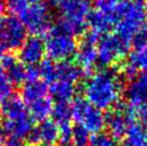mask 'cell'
<instances>
[{
    "label": "cell",
    "instance_id": "d4e9b609",
    "mask_svg": "<svg viewBox=\"0 0 147 146\" xmlns=\"http://www.w3.org/2000/svg\"><path fill=\"white\" fill-rule=\"evenodd\" d=\"M39 77H41V81L47 83H53L56 81V62L51 59H43L37 66Z\"/></svg>",
    "mask_w": 147,
    "mask_h": 146
},
{
    "label": "cell",
    "instance_id": "f546056e",
    "mask_svg": "<svg viewBox=\"0 0 147 146\" xmlns=\"http://www.w3.org/2000/svg\"><path fill=\"white\" fill-rule=\"evenodd\" d=\"M34 1H41V0H7L5 5L7 8L14 14H20V13L25 10L30 3H32Z\"/></svg>",
    "mask_w": 147,
    "mask_h": 146
},
{
    "label": "cell",
    "instance_id": "f35d334b",
    "mask_svg": "<svg viewBox=\"0 0 147 146\" xmlns=\"http://www.w3.org/2000/svg\"><path fill=\"white\" fill-rule=\"evenodd\" d=\"M139 1H141V0H139Z\"/></svg>",
    "mask_w": 147,
    "mask_h": 146
},
{
    "label": "cell",
    "instance_id": "ffe728a7",
    "mask_svg": "<svg viewBox=\"0 0 147 146\" xmlns=\"http://www.w3.org/2000/svg\"><path fill=\"white\" fill-rule=\"evenodd\" d=\"M85 74L83 70L76 64L68 61L56 62V80L71 82L76 84L80 78H82Z\"/></svg>",
    "mask_w": 147,
    "mask_h": 146
},
{
    "label": "cell",
    "instance_id": "52a82bcc",
    "mask_svg": "<svg viewBox=\"0 0 147 146\" xmlns=\"http://www.w3.org/2000/svg\"><path fill=\"white\" fill-rule=\"evenodd\" d=\"M72 118L78 126L82 127L88 133H101L105 128V115L102 111L98 110L86 101L85 99H75L71 104Z\"/></svg>",
    "mask_w": 147,
    "mask_h": 146
},
{
    "label": "cell",
    "instance_id": "f1b7e54d",
    "mask_svg": "<svg viewBox=\"0 0 147 146\" xmlns=\"http://www.w3.org/2000/svg\"><path fill=\"white\" fill-rule=\"evenodd\" d=\"M58 129H59L58 142H59L60 146H72L71 141H72V131H73V127L71 126V124L58 126Z\"/></svg>",
    "mask_w": 147,
    "mask_h": 146
},
{
    "label": "cell",
    "instance_id": "7a4b0ae2",
    "mask_svg": "<svg viewBox=\"0 0 147 146\" xmlns=\"http://www.w3.org/2000/svg\"><path fill=\"white\" fill-rule=\"evenodd\" d=\"M59 27L73 36H83L86 32L87 20L91 11L89 0H63L58 3Z\"/></svg>",
    "mask_w": 147,
    "mask_h": 146
},
{
    "label": "cell",
    "instance_id": "30bf717a",
    "mask_svg": "<svg viewBox=\"0 0 147 146\" xmlns=\"http://www.w3.org/2000/svg\"><path fill=\"white\" fill-rule=\"evenodd\" d=\"M134 122V113L129 106L116 105L105 115V127L115 141L125 139L130 125Z\"/></svg>",
    "mask_w": 147,
    "mask_h": 146
},
{
    "label": "cell",
    "instance_id": "8fae6325",
    "mask_svg": "<svg viewBox=\"0 0 147 146\" xmlns=\"http://www.w3.org/2000/svg\"><path fill=\"white\" fill-rule=\"evenodd\" d=\"M128 106L133 113L147 109V72H140L131 77L125 90Z\"/></svg>",
    "mask_w": 147,
    "mask_h": 146
},
{
    "label": "cell",
    "instance_id": "d6a6232c",
    "mask_svg": "<svg viewBox=\"0 0 147 146\" xmlns=\"http://www.w3.org/2000/svg\"><path fill=\"white\" fill-rule=\"evenodd\" d=\"M7 9V5H5V0H0V17L3 16V13Z\"/></svg>",
    "mask_w": 147,
    "mask_h": 146
},
{
    "label": "cell",
    "instance_id": "ab89813d",
    "mask_svg": "<svg viewBox=\"0 0 147 146\" xmlns=\"http://www.w3.org/2000/svg\"><path fill=\"white\" fill-rule=\"evenodd\" d=\"M41 1H42V0H41Z\"/></svg>",
    "mask_w": 147,
    "mask_h": 146
},
{
    "label": "cell",
    "instance_id": "ba28073f",
    "mask_svg": "<svg viewBox=\"0 0 147 146\" xmlns=\"http://www.w3.org/2000/svg\"><path fill=\"white\" fill-rule=\"evenodd\" d=\"M18 20L25 27L27 32L33 36H44L45 32L52 27L51 24V10L43 1H34L18 14Z\"/></svg>",
    "mask_w": 147,
    "mask_h": 146
},
{
    "label": "cell",
    "instance_id": "44dd1931",
    "mask_svg": "<svg viewBox=\"0 0 147 146\" xmlns=\"http://www.w3.org/2000/svg\"><path fill=\"white\" fill-rule=\"evenodd\" d=\"M53 106V99L49 96L43 100H40V101L34 102L32 104L28 105L27 110L33 122L36 120V122H42L44 120H47L49 116L52 115Z\"/></svg>",
    "mask_w": 147,
    "mask_h": 146
},
{
    "label": "cell",
    "instance_id": "74e56055",
    "mask_svg": "<svg viewBox=\"0 0 147 146\" xmlns=\"http://www.w3.org/2000/svg\"><path fill=\"white\" fill-rule=\"evenodd\" d=\"M125 146H128V145H125Z\"/></svg>",
    "mask_w": 147,
    "mask_h": 146
},
{
    "label": "cell",
    "instance_id": "6da1fadb",
    "mask_svg": "<svg viewBox=\"0 0 147 146\" xmlns=\"http://www.w3.org/2000/svg\"><path fill=\"white\" fill-rule=\"evenodd\" d=\"M121 90L120 73L113 67L89 75L84 85L85 100L100 111L112 110L117 105Z\"/></svg>",
    "mask_w": 147,
    "mask_h": 146
},
{
    "label": "cell",
    "instance_id": "2e32d148",
    "mask_svg": "<svg viewBox=\"0 0 147 146\" xmlns=\"http://www.w3.org/2000/svg\"><path fill=\"white\" fill-rule=\"evenodd\" d=\"M123 69L129 77L136 75L139 71L147 72V41L140 47L134 49V52L128 57Z\"/></svg>",
    "mask_w": 147,
    "mask_h": 146
},
{
    "label": "cell",
    "instance_id": "484cf974",
    "mask_svg": "<svg viewBox=\"0 0 147 146\" xmlns=\"http://www.w3.org/2000/svg\"><path fill=\"white\" fill-rule=\"evenodd\" d=\"M13 85L9 80L7 73L0 67V103L12 96Z\"/></svg>",
    "mask_w": 147,
    "mask_h": 146
},
{
    "label": "cell",
    "instance_id": "8d00e7d4",
    "mask_svg": "<svg viewBox=\"0 0 147 146\" xmlns=\"http://www.w3.org/2000/svg\"><path fill=\"white\" fill-rule=\"evenodd\" d=\"M0 129H1V122H0ZM0 131H1V130H0Z\"/></svg>",
    "mask_w": 147,
    "mask_h": 146
},
{
    "label": "cell",
    "instance_id": "7c38bea8",
    "mask_svg": "<svg viewBox=\"0 0 147 146\" xmlns=\"http://www.w3.org/2000/svg\"><path fill=\"white\" fill-rule=\"evenodd\" d=\"M18 52L22 64L28 67L38 66L44 59V42L40 36H29L25 40Z\"/></svg>",
    "mask_w": 147,
    "mask_h": 146
},
{
    "label": "cell",
    "instance_id": "cb8c5ba5",
    "mask_svg": "<svg viewBox=\"0 0 147 146\" xmlns=\"http://www.w3.org/2000/svg\"><path fill=\"white\" fill-rule=\"evenodd\" d=\"M27 69L28 67L20 61H15L11 67L4 70L12 85H22L27 83Z\"/></svg>",
    "mask_w": 147,
    "mask_h": 146
},
{
    "label": "cell",
    "instance_id": "4dcf8cb0",
    "mask_svg": "<svg viewBox=\"0 0 147 146\" xmlns=\"http://www.w3.org/2000/svg\"><path fill=\"white\" fill-rule=\"evenodd\" d=\"M0 146H26L23 142V140L11 137H4L0 139Z\"/></svg>",
    "mask_w": 147,
    "mask_h": 146
},
{
    "label": "cell",
    "instance_id": "83f0119b",
    "mask_svg": "<svg viewBox=\"0 0 147 146\" xmlns=\"http://www.w3.org/2000/svg\"><path fill=\"white\" fill-rule=\"evenodd\" d=\"M88 146H117L116 141L107 133L94 134L90 138Z\"/></svg>",
    "mask_w": 147,
    "mask_h": 146
},
{
    "label": "cell",
    "instance_id": "d590c367",
    "mask_svg": "<svg viewBox=\"0 0 147 146\" xmlns=\"http://www.w3.org/2000/svg\"><path fill=\"white\" fill-rule=\"evenodd\" d=\"M39 146H54V145H39Z\"/></svg>",
    "mask_w": 147,
    "mask_h": 146
},
{
    "label": "cell",
    "instance_id": "d6986e66",
    "mask_svg": "<svg viewBox=\"0 0 147 146\" xmlns=\"http://www.w3.org/2000/svg\"><path fill=\"white\" fill-rule=\"evenodd\" d=\"M49 91L56 102H70L76 93V86L71 82L56 80L49 86Z\"/></svg>",
    "mask_w": 147,
    "mask_h": 146
},
{
    "label": "cell",
    "instance_id": "8992f818",
    "mask_svg": "<svg viewBox=\"0 0 147 146\" xmlns=\"http://www.w3.org/2000/svg\"><path fill=\"white\" fill-rule=\"evenodd\" d=\"M27 39V31L18 17L10 14L0 17V57L18 51Z\"/></svg>",
    "mask_w": 147,
    "mask_h": 146
},
{
    "label": "cell",
    "instance_id": "9c48e42d",
    "mask_svg": "<svg viewBox=\"0 0 147 146\" xmlns=\"http://www.w3.org/2000/svg\"><path fill=\"white\" fill-rule=\"evenodd\" d=\"M100 36L94 31H87L83 34L81 42L78 44V49L75 53L76 65L83 70L85 75L89 76L91 71L98 61L97 55V43Z\"/></svg>",
    "mask_w": 147,
    "mask_h": 146
},
{
    "label": "cell",
    "instance_id": "e0dca14e",
    "mask_svg": "<svg viewBox=\"0 0 147 146\" xmlns=\"http://www.w3.org/2000/svg\"><path fill=\"white\" fill-rule=\"evenodd\" d=\"M47 97H49V85L41 80L28 82L23 85L21 98L26 106L30 105L34 102L40 101V100H43Z\"/></svg>",
    "mask_w": 147,
    "mask_h": 146
},
{
    "label": "cell",
    "instance_id": "4fadbf2b",
    "mask_svg": "<svg viewBox=\"0 0 147 146\" xmlns=\"http://www.w3.org/2000/svg\"><path fill=\"white\" fill-rule=\"evenodd\" d=\"M59 138V129L54 120H44L37 128H33L28 135V141L32 145H54Z\"/></svg>",
    "mask_w": 147,
    "mask_h": 146
},
{
    "label": "cell",
    "instance_id": "5bb4252c",
    "mask_svg": "<svg viewBox=\"0 0 147 146\" xmlns=\"http://www.w3.org/2000/svg\"><path fill=\"white\" fill-rule=\"evenodd\" d=\"M116 23H117L116 15L105 13L97 9L90 11L87 20V25L90 27V31H94L99 36L110 33L111 30L115 28Z\"/></svg>",
    "mask_w": 147,
    "mask_h": 146
},
{
    "label": "cell",
    "instance_id": "7402d4cb",
    "mask_svg": "<svg viewBox=\"0 0 147 146\" xmlns=\"http://www.w3.org/2000/svg\"><path fill=\"white\" fill-rule=\"evenodd\" d=\"M125 139L128 146H147V129L136 122H132Z\"/></svg>",
    "mask_w": 147,
    "mask_h": 146
},
{
    "label": "cell",
    "instance_id": "603a6c76",
    "mask_svg": "<svg viewBox=\"0 0 147 146\" xmlns=\"http://www.w3.org/2000/svg\"><path fill=\"white\" fill-rule=\"evenodd\" d=\"M53 120L57 126L71 124L72 119V106L70 102H56L52 111Z\"/></svg>",
    "mask_w": 147,
    "mask_h": 146
},
{
    "label": "cell",
    "instance_id": "ac0fdd59",
    "mask_svg": "<svg viewBox=\"0 0 147 146\" xmlns=\"http://www.w3.org/2000/svg\"><path fill=\"white\" fill-rule=\"evenodd\" d=\"M33 128V120L30 116H28L17 120H4L1 124L0 130H2L3 133L7 134V137L23 140L28 138Z\"/></svg>",
    "mask_w": 147,
    "mask_h": 146
},
{
    "label": "cell",
    "instance_id": "9a60e30c",
    "mask_svg": "<svg viewBox=\"0 0 147 146\" xmlns=\"http://www.w3.org/2000/svg\"><path fill=\"white\" fill-rule=\"evenodd\" d=\"M0 114L4 120H17L30 116L27 106L22 100L21 96L12 95L0 105Z\"/></svg>",
    "mask_w": 147,
    "mask_h": 146
},
{
    "label": "cell",
    "instance_id": "4316f807",
    "mask_svg": "<svg viewBox=\"0 0 147 146\" xmlns=\"http://www.w3.org/2000/svg\"><path fill=\"white\" fill-rule=\"evenodd\" d=\"M90 141V134L84 130L82 127L76 126L73 127L72 131V146H88Z\"/></svg>",
    "mask_w": 147,
    "mask_h": 146
},
{
    "label": "cell",
    "instance_id": "3957f363",
    "mask_svg": "<svg viewBox=\"0 0 147 146\" xmlns=\"http://www.w3.org/2000/svg\"><path fill=\"white\" fill-rule=\"evenodd\" d=\"M143 4L139 0H119L117 9L116 34L132 44L136 33L144 27Z\"/></svg>",
    "mask_w": 147,
    "mask_h": 146
},
{
    "label": "cell",
    "instance_id": "1f68e13d",
    "mask_svg": "<svg viewBox=\"0 0 147 146\" xmlns=\"http://www.w3.org/2000/svg\"><path fill=\"white\" fill-rule=\"evenodd\" d=\"M134 116L139 118L140 124L147 129V109H144V110H141V111L135 112Z\"/></svg>",
    "mask_w": 147,
    "mask_h": 146
},
{
    "label": "cell",
    "instance_id": "836d02e7",
    "mask_svg": "<svg viewBox=\"0 0 147 146\" xmlns=\"http://www.w3.org/2000/svg\"><path fill=\"white\" fill-rule=\"evenodd\" d=\"M143 11H144V16L145 20H147V0H145L143 3Z\"/></svg>",
    "mask_w": 147,
    "mask_h": 146
},
{
    "label": "cell",
    "instance_id": "277c9868",
    "mask_svg": "<svg viewBox=\"0 0 147 146\" xmlns=\"http://www.w3.org/2000/svg\"><path fill=\"white\" fill-rule=\"evenodd\" d=\"M45 54L54 62L68 61L75 56L78 42L73 36L65 32L59 26H52L44 34Z\"/></svg>",
    "mask_w": 147,
    "mask_h": 146
},
{
    "label": "cell",
    "instance_id": "5b68a950",
    "mask_svg": "<svg viewBox=\"0 0 147 146\" xmlns=\"http://www.w3.org/2000/svg\"><path fill=\"white\" fill-rule=\"evenodd\" d=\"M131 45L130 42L125 41L116 33H107L100 36L97 43V64L103 69L112 68L116 62L129 54Z\"/></svg>",
    "mask_w": 147,
    "mask_h": 146
},
{
    "label": "cell",
    "instance_id": "e575fe53",
    "mask_svg": "<svg viewBox=\"0 0 147 146\" xmlns=\"http://www.w3.org/2000/svg\"><path fill=\"white\" fill-rule=\"evenodd\" d=\"M54 2H55V3H60V2H61V1H63V0H53Z\"/></svg>",
    "mask_w": 147,
    "mask_h": 146
}]
</instances>
